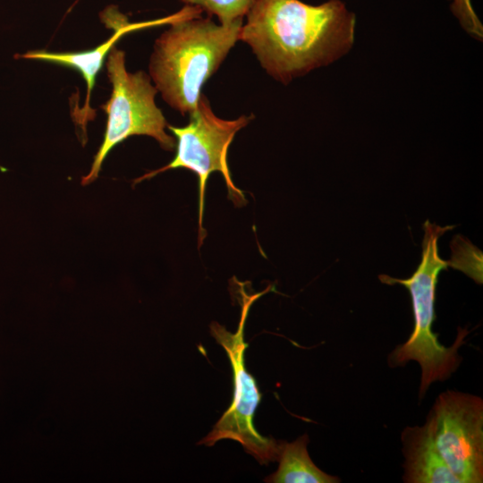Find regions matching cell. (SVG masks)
I'll return each instance as SVG.
<instances>
[{
    "mask_svg": "<svg viewBox=\"0 0 483 483\" xmlns=\"http://www.w3.org/2000/svg\"><path fill=\"white\" fill-rule=\"evenodd\" d=\"M246 15L239 39L284 84L336 61L354 42L355 15L340 0H255Z\"/></svg>",
    "mask_w": 483,
    "mask_h": 483,
    "instance_id": "1",
    "label": "cell"
},
{
    "mask_svg": "<svg viewBox=\"0 0 483 483\" xmlns=\"http://www.w3.org/2000/svg\"><path fill=\"white\" fill-rule=\"evenodd\" d=\"M186 7L155 42L149 72L164 100L181 114L197 107L201 88L239 40L242 20L217 25Z\"/></svg>",
    "mask_w": 483,
    "mask_h": 483,
    "instance_id": "2",
    "label": "cell"
},
{
    "mask_svg": "<svg viewBox=\"0 0 483 483\" xmlns=\"http://www.w3.org/2000/svg\"><path fill=\"white\" fill-rule=\"evenodd\" d=\"M453 226H440L426 221L422 242L421 261L411 276L398 279L380 275L379 280L387 284H399L406 287L411 297L414 327L408 340L397 345L388 356L391 367L404 366L416 361L420 367L419 398L432 383L445 381L454 373L462 360L460 347L465 343L466 329L459 328L451 346L443 345L432 331L436 318L434 303L438 274L449 265L438 254V239Z\"/></svg>",
    "mask_w": 483,
    "mask_h": 483,
    "instance_id": "3",
    "label": "cell"
},
{
    "mask_svg": "<svg viewBox=\"0 0 483 483\" xmlns=\"http://www.w3.org/2000/svg\"><path fill=\"white\" fill-rule=\"evenodd\" d=\"M241 316L235 333H231L217 322L210 324V333L225 351L233 369V398L213 429L199 445L212 446L216 442L231 439L240 443L246 453L260 464L278 459L283 441L261 436L253 425V417L261 400L255 378L246 370L244 353L248 344L244 341V326L252 303L267 292L271 286L258 293H248L239 283Z\"/></svg>",
    "mask_w": 483,
    "mask_h": 483,
    "instance_id": "4",
    "label": "cell"
},
{
    "mask_svg": "<svg viewBox=\"0 0 483 483\" xmlns=\"http://www.w3.org/2000/svg\"><path fill=\"white\" fill-rule=\"evenodd\" d=\"M106 70L112 84L111 96L101 106L107 114L106 128L91 168L81 179L82 185L97 178L108 153L130 136H150L165 150H173L176 145L174 138L165 131L168 124L155 103L157 89L149 76L141 71L127 72L125 54L115 47L108 54Z\"/></svg>",
    "mask_w": 483,
    "mask_h": 483,
    "instance_id": "5",
    "label": "cell"
},
{
    "mask_svg": "<svg viewBox=\"0 0 483 483\" xmlns=\"http://www.w3.org/2000/svg\"><path fill=\"white\" fill-rule=\"evenodd\" d=\"M190 122L184 127L167 125L176 138V154L166 165L151 171L133 183L154 177L171 169L185 168L194 172L199 180V236L198 246H201L207 236L203 228V213L206 188L211 173L220 172L228 190V198L236 206L246 204L243 192L232 181L227 152L235 134L252 119L242 115L235 120H224L212 111L208 98L201 94L197 107L190 114Z\"/></svg>",
    "mask_w": 483,
    "mask_h": 483,
    "instance_id": "6",
    "label": "cell"
},
{
    "mask_svg": "<svg viewBox=\"0 0 483 483\" xmlns=\"http://www.w3.org/2000/svg\"><path fill=\"white\" fill-rule=\"evenodd\" d=\"M461 483L483 482V400L447 390L436 399L424 424Z\"/></svg>",
    "mask_w": 483,
    "mask_h": 483,
    "instance_id": "7",
    "label": "cell"
},
{
    "mask_svg": "<svg viewBox=\"0 0 483 483\" xmlns=\"http://www.w3.org/2000/svg\"><path fill=\"white\" fill-rule=\"evenodd\" d=\"M105 22L113 28L114 33L106 42L97 47L83 52L55 53L45 50L30 51L16 57L40 60L58 64L78 70L87 84V96L84 106L75 114V122L80 126L83 133H86L87 123L95 117V111L89 106L90 95L93 89L96 76L101 70L104 61L110 50L121 37L134 30L155 24L150 23H129L124 16L118 13V17L105 15Z\"/></svg>",
    "mask_w": 483,
    "mask_h": 483,
    "instance_id": "8",
    "label": "cell"
},
{
    "mask_svg": "<svg viewBox=\"0 0 483 483\" xmlns=\"http://www.w3.org/2000/svg\"><path fill=\"white\" fill-rule=\"evenodd\" d=\"M406 483H461L438 453L425 425L405 428L401 436Z\"/></svg>",
    "mask_w": 483,
    "mask_h": 483,
    "instance_id": "9",
    "label": "cell"
},
{
    "mask_svg": "<svg viewBox=\"0 0 483 483\" xmlns=\"http://www.w3.org/2000/svg\"><path fill=\"white\" fill-rule=\"evenodd\" d=\"M309 436L302 435L292 443L284 442L278 455L279 466L264 481L268 483H336L340 479L318 469L310 459Z\"/></svg>",
    "mask_w": 483,
    "mask_h": 483,
    "instance_id": "10",
    "label": "cell"
},
{
    "mask_svg": "<svg viewBox=\"0 0 483 483\" xmlns=\"http://www.w3.org/2000/svg\"><path fill=\"white\" fill-rule=\"evenodd\" d=\"M187 4L206 11L208 14L217 16L223 25L242 20L248 13L255 0H182Z\"/></svg>",
    "mask_w": 483,
    "mask_h": 483,
    "instance_id": "11",
    "label": "cell"
},
{
    "mask_svg": "<svg viewBox=\"0 0 483 483\" xmlns=\"http://www.w3.org/2000/svg\"><path fill=\"white\" fill-rule=\"evenodd\" d=\"M451 11L463 30L478 40L483 38V25L476 14L471 0H450Z\"/></svg>",
    "mask_w": 483,
    "mask_h": 483,
    "instance_id": "12",
    "label": "cell"
}]
</instances>
